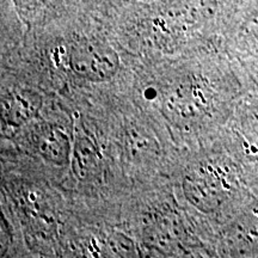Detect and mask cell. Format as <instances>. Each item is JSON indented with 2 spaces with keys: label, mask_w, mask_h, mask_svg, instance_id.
<instances>
[{
  "label": "cell",
  "mask_w": 258,
  "mask_h": 258,
  "mask_svg": "<svg viewBox=\"0 0 258 258\" xmlns=\"http://www.w3.org/2000/svg\"><path fill=\"white\" fill-rule=\"evenodd\" d=\"M41 99L36 93L17 90L3 98V123L10 128H21L38 114Z\"/></svg>",
  "instance_id": "3957f363"
},
{
  "label": "cell",
  "mask_w": 258,
  "mask_h": 258,
  "mask_svg": "<svg viewBox=\"0 0 258 258\" xmlns=\"http://www.w3.org/2000/svg\"><path fill=\"white\" fill-rule=\"evenodd\" d=\"M71 69L79 78L89 82H104L112 78L120 60L110 47L92 41H80L71 50Z\"/></svg>",
  "instance_id": "6da1fadb"
},
{
  "label": "cell",
  "mask_w": 258,
  "mask_h": 258,
  "mask_svg": "<svg viewBox=\"0 0 258 258\" xmlns=\"http://www.w3.org/2000/svg\"><path fill=\"white\" fill-rule=\"evenodd\" d=\"M99 154L97 152V147L92 144L91 140L86 137H78L74 140L72 148V160L74 171L79 178H86L92 175L98 164Z\"/></svg>",
  "instance_id": "277c9868"
},
{
  "label": "cell",
  "mask_w": 258,
  "mask_h": 258,
  "mask_svg": "<svg viewBox=\"0 0 258 258\" xmlns=\"http://www.w3.org/2000/svg\"><path fill=\"white\" fill-rule=\"evenodd\" d=\"M34 146L38 154L55 165H63L72 157V144L59 127L42 124L34 134Z\"/></svg>",
  "instance_id": "7a4b0ae2"
}]
</instances>
